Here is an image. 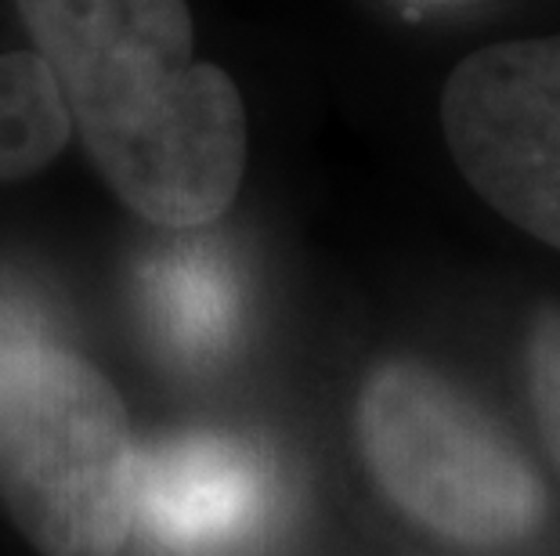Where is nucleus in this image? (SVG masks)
<instances>
[{"label":"nucleus","instance_id":"nucleus-1","mask_svg":"<svg viewBox=\"0 0 560 556\" xmlns=\"http://www.w3.org/2000/svg\"><path fill=\"white\" fill-rule=\"evenodd\" d=\"M73 130L116 199L160 228L235 203L249 127L235 80L196 58L188 0H15Z\"/></svg>","mask_w":560,"mask_h":556},{"label":"nucleus","instance_id":"nucleus-2","mask_svg":"<svg viewBox=\"0 0 560 556\" xmlns=\"http://www.w3.org/2000/svg\"><path fill=\"white\" fill-rule=\"evenodd\" d=\"M138 448L116 387L33 336L0 354V502L40 556H120Z\"/></svg>","mask_w":560,"mask_h":556},{"label":"nucleus","instance_id":"nucleus-3","mask_svg":"<svg viewBox=\"0 0 560 556\" xmlns=\"http://www.w3.org/2000/svg\"><path fill=\"white\" fill-rule=\"evenodd\" d=\"M354 434L376 488L438 539L503 549L542 528L546 488L528 456L431 365L380 362L354 401Z\"/></svg>","mask_w":560,"mask_h":556},{"label":"nucleus","instance_id":"nucleus-4","mask_svg":"<svg viewBox=\"0 0 560 556\" xmlns=\"http://www.w3.org/2000/svg\"><path fill=\"white\" fill-rule=\"evenodd\" d=\"M438 113L474 192L517 232L560 250V33L467 55Z\"/></svg>","mask_w":560,"mask_h":556},{"label":"nucleus","instance_id":"nucleus-5","mask_svg":"<svg viewBox=\"0 0 560 556\" xmlns=\"http://www.w3.org/2000/svg\"><path fill=\"white\" fill-rule=\"evenodd\" d=\"M265 502V466L229 434H174L138 452L135 524L166 553L232 549L257 528Z\"/></svg>","mask_w":560,"mask_h":556},{"label":"nucleus","instance_id":"nucleus-6","mask_svg":"<svg viewBox=\"0 0 560 556\" xmlns=\"http://www.w3.org/2000/svg\"><path fill=\"white\" fill-rule=\"evenodd\" d=\"M73 120L37 51L0 55V181H22L62 156Z\"/></svg>","mask_w":560,"mask_h":556},{"label":"nucleus","instance_id":"nucleus-7","mask_svg":"<svg viewBox=\"0 0 560 556\" xmlns=\"http://www.w3.org/2000/svg\"><path fill=\"white\" fill-rule=\"evenodd\" d=\"M156 304L163 318V333L182 358L199 362L207 354H218L224 340H229L232 300L224 297L221 282L210 279L207 271H166L160 279Z\"/></svg>","mask_w":560,"mask_h":556},{"label":"nucleus","instance_id":"nucleus-8","mask_svg":"<svg viewBox=\"0 0 560 556\" xmlns=\"http://www.w3.org/2000/svg\"><path fill=\"white\" fill-rule=\"evenodd\" d=\"M524 376L546 452L560 470V304H546L532 315L524 336Z\"/></svg>","mask_w":560,"mask_h":556}]
</instances>
